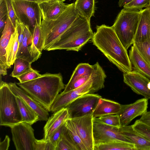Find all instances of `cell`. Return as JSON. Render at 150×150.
Masks as SVG:
<instances>
[{"mask_svg":"<svg viewBox=\"0 0 150 150\" xmlns=\"http://www.w3.org/2000/svg\"><path fill=\"white\" fill-rule=\"evenodd\" d=\"M93 69L90 78L77 88L59 94L51 105L50 111L55 112L66 107L72 101L83 95L93 93L104 87L107 76L98 62L93 65Z\"/></svg>","mask_w":150,"mask_h":150,"instance_id":"obj_4","label":"cell"},{"mask_svg":"<svg viewBox=\"0 0 150 150\" xmlns=\"http://www.w3.org/2000/svg\"><path fill=\"white\" fill-rule=\"evenodd\" d=\"M8 12V15L14 26L16 27L17 19L13 6L12 0H4Z\"/></svg>","mask_w":150,"mask_h":150,"instance_id":"obj_41","label":"cell"},{"mask_svg":"<svg viewBox=\"0 0 150 150\" xmlns=\"http://www.w3.org/2000/svg\"><path fill=\"white\" fill-rule=\"evenodd\" d=\"M14 68L10 76L16 77L31 68L32 63L21 58H16L14 62Z\"/></svg>","mask_w":150,"mask_h":150,"instance_id":"obj_30","label":"cell"},{"mask_svg":"<svg viewBox=\"0 0 150 150\" xmlns=\"http://www.w3.org/2000/svg\"><path fill=\"white\" fill-rule=\"evenodd\" d=\"M56 147L49 139H36L34 144V150H55Z\"/></svg>","mask_w":150,"mask_h":150,"instance_id":"obj_37","label":"cell"},{"mask_svg":"<svg viewBox=\"0 0 150 150\" xmlns=\"http://www.w3.org/2000/svg\"><path fill=\"white\" fill-rule=\"evenodd\" d=\"M70 119L87 150H94L92 114Z\"/></svg>","mask_w":150,"mask_h":150,"instance_id":"obj_12","label":"cell"},{"mask_svg":"<svg viewBox=\"0 0 150 150\" xmlns=\"http://www.w3.org/2000/svg\"><path fill=\"white\" fill-rule=\"evenodd\" d=\"M16 84L49 112L56 98L65 87L60 73H46L34 79Z\"/></svg>","mask_w":150,"mask_h":150,"instance_id":"obj_2","label":"cell"},{"mask_svg":"<svg viewBox=\"0 0 150 150\" xmlns=\"http://www.w3.org/2000/svg\"><path fill=\"white\" fill-rule=\"evenodd\" d=\"M93 69V65H91L88 63H81L79 64L73 71L68 82L65 86L70 85L83 76L91 75Z\"/></svg>","mask_w":150,"mask_h":150,"instance_id":"obj_28","label":"cell"},{"mask_svg":"<svg viewBox=\"0 0 150 150\" xmlns=\"http://www.w3.org/2000/svg\"><path fill=\"white\" fill-rule=\"evenodd\" d=\"M10 128L16 150H34V144L36 139L31 125L22 122Z\"/></svg>","mask_w":150,"mask_h":150,"instance_id":"obj_10","label":"cell"},{"mask_svg":"<svg viewBox=\"0 0 150 150\" xmlns=\"http://www.w3.org/2000/svg\"><path fill=\"white\" fill-rule=\"evenodd\" d=\"M12 3L17 19L33 35L37 21L41 25L42 19L38 3L21 0H12Z\"/></svg>","mask_w":150,"mask_h":150,"instance_id":"obj_8","label":"cell"},{"mask_svg":"<svg viewBox=\"0 0 150 150\" xmlns=\"http://www.w3.org/2000/svg\"><path fill=\"white\" fill-rule=\"evenodd\" d=\"M94 33L90 23L79 16L58 40L47 51L65 50L78 52L91 39Z\"/></svg>","mask_w":150,"mask_h":150,"instance_id":"obj_3","label":"cell"},{"mask_svg":"<svg viewBox=\"0 0 150 150\" xmlns=\"http://www.w3.org/2000/svg\"><path fill=\"white\" fill-rule=\"evenodd\" d=\"M24 0V1H25L33 2H35L36 3H39L40 2H41L43 1H44V0Z\"/></svg>","mask_w":150,"mask_h":150,"instance_id":"obj_47","label":"cell"},{"mask_svg":"<svg viewBox=\"0 0 150 150\" xmlns=\"http://www.w3.org/2000/svg\"><path fill=\"white\" fill-rule=\"evenodd\" d=\"M147 8H148V9H149L150 12V1L149 2V6H148Z\"/></svg>","mask_w":150,"mask_h":150,"instance_id":"obj_48","label":"cell"},{"mask_svg":"<svg viewBox=\"0 0 150 150\" xmlns=\"http://www.w3.org/2000/svg\"><path fill=\"white\" fill-rule=\"evenodd\" d=\"M74 3L69 4L57 18L45 21L42 20L41 28L43 35V50L47 49L56 42L79 16Z\"/></svg>","mask_w":150,"mask_h":150,"instance_id":"obj_5","label":"cell"},{"mask_svg":"<svg viewBox=\"0 0 150 150\" xmlns=\"http://www.w3.org/2000/svg\"><path fill=\"white\" fill-rule=\"evenodd\" d=\"M121 105L110 100L101 98L93 113V118L108 115L117 114L120 111Z\"/></svg>","mask_w":150,"mask_h":150,"instance_id":"obj_22","label":"cell"},{"mask_svg":"<svg viewBox=\"0 0 150 150\" xmlns=\"http://www.w3.org/2000/svg\"><path fill=\"white\" fill-rule=\"evenodd\" d=\"M13 93L20 98L34 110L38 115L39 120L47 121L49 118V111L40 103L29 95L25 90L19 87L15 83H7Z\"/></svg>","mask_w":150,"mask_h":150,"instance_id":"obj_15","label":"cell"},{"mask_svg":"<svg viewBox=\"0 0 150 150\" xmlns=\"http://www.w3.org/2000/svg\"><path fill=\"white\" fill-rule=\"evenodd\" d=\"M0 74L3 76L6 75L7 74V69L0 67Z\"/></svg>","mask_w":150,"mask_h":150,"instance_id":"obj_46","label":"cell"},{"mask_svg":"<svg viewBox=\"0 0 150 150\" xmlns=\"http://www.w3.org/2000/svg\"><path fill=\"white\" fill-rule=\"evenodd\" d=\"M8 12L4 0H0V32L1 34L5 26Z\"/></svg>","mask_w":150,"mask_h":150,"instance_id":"obj_40","label":"cell"},{"mask_svg":"<svg viewBox=\"0 0 150 150\" xmlns=\"http://www.w3.org/2000/svg\"><path fill=\"white\" fill-rule=\"evenodd\" d=\"M102 97L98 94L87 93L76 99L66 107L68 110L69 119L92 114Z\"/></svg>","mask_w":150,"mask_h":150,"instance_id":"obj_9","label":"cell"},{"mask_svg":"<svg viewBox=\"0 0 150 150\" xmlns=\"http://www.w3.org/2000/svg\"><path fill=\"white\" fill-rule=\"evenodd\" d=\"M17 100L22 118V122L32 125L39 120V117L36 112L23 100L16 96Z\"/></svg>","mask_w":150,"mask_h":150,"instance_id":"obj_25","label":"cell"},{"mask_svg":"<svg viewBox=\"0 0 150 150\" xmlns=\"http://www.w3.org/2000/svg\"><path fill=\"white\" fill-rule=\"evenodd\" d=\"M67 133L75 144L78 150H87L83 143L76 129L70 119L65 122Z\"/></svg>","mask_w":150,"mask_h":150,"instance_id":"obj_29","label":"cell"},{"mask_svg":"<svg viewBox=\"0 0 150 150\" xmlns=\"http://www.w3.org/2000/svg\"><path fill=\"white\" fill-rule=\"evenodd\" d=\"M133 128L139 134L150 142V127L141 121L136 120L132 125Z\"/></svg>","mask_w":150,"mask_h":150,"instance_id":"obj_34","label":"cell"},{"mask_svg":"<svg viewBox=\"0 0 150 150\" xmlns=\"http://www.w3.org/2000/svg\"><path fill=\"white\" fill-rule=\"evenodd\" d=\"M66 130L65 122L54 132L49 138L50 141L56 148Z\"/></svg>","mask_w":150,"mask_h":150,"instance_id":"obj_38","label":"cell"},{"mask_svg":"<svg viewBox=\"0 0 150 150\" xmlns=\"http://www.w3.org/2000/svg\"><path fill=\"white\" fill-rule=\"evenodd\" d=\"M133 45L150 65V38L143 42H134Z\"/></svg>","mask_w":150,"mask_h":150,"instance_id":"obj_31","label":"cell"},{"mask_svg":"<svg viewBox=\"0 0 150 150\" xmlns=\"http://www.w3.org/2000/svg\"><path fill=\"white\" fill-rule=\"evenodd\" d=\"M41 75L39 73V71L32 68L16 78L20 82L23 83L38 78Z\"/></svg>","mask_w":150,"mask_h":150,"instance_id":"obj_36","label":"cell"},{"mask_svg":"<svg viewBox=\"0 0 150 150\" xmlns=\"http://www.w3.org/2000/svg\"><path fill=\"white\" fill-rule=\"evenodd\" d=\"M136 150L134 144L115 140L95 145L94 150Z\"/></svg>","mask_w":150,"mask_h":150,"instance_id":"obj_26","label":"cell"},{"mask_svg":"<svg viewBox=\"0 0 150 150\" xmlns=\"http://www.w3.org/2000/svg\"><path fill=\"white\" fill-rule=\"evenodd\" d=\"M129 58L132 68L150 80V65L133 45L129 51Z\"/></svg>","mask_w":150,"mask_h":150,"instance_id":"obj_21","label":"cell"},{"mask_svg":"<svg viewBox=\"0 0 150 150\" xmlns=\"http://www.w3.org/2000/svg\"><path fill=\"white\" fill-rule=\"evenodd\" d=\"M98 118L103 123L110 126L118 128L121 126L119 117L117 114L107 115Z\"/></svg>","mask_w":150,"mask_h":150,"instance_id":"obj_35","label":"cell"},{"mask_svg":"<svg viewBox=\"0 0 150 150\" xmlns=\"http://www.w3.org/2000/svg\"><path fill=\"white\" fill-rule=\"evenodd\" d=\"M0 125L9 127L22 122L16 96L0 78Z\"/></svg>","mask_w":150,"mask_h":150,"instance_id":"obj_7","label":"cell"},{"mask_svg":"<svg viewBox=\"0 0 150 150\" xmlns=\"http://www.w3.org/2000/svg\"><path fill=\"white\" fill-rule=\"evenodd\" d=\"M74 4L79 15L90 23L91 18L95 12V0H76Z\"/></svg>","mask_w":150,"mask_h":150,"instance_id":"obj_24","label":"cell"},{"mask_svg":"<svg viewBox=\"0 0 150 150\" xmlns=\"http://www.w3.org/2000/svg\"><path fill=\"white\" fill-rule=\"evenodd\" d=\"M10 139L9 137L6 135L4 140L0 143V150H8L10 145Z\"/></svg>","mask_w":150,"mask_h":150,"instance_id":"obj_43","label":"cell"},{"mask_svg":"<svg viewBox=\"0 0 150 150\" xmlns=\"http://www.w3.org/2000/svg\"><path fill=\"white\" fill-rule=\"evenodd\" d=\"M96 28L91 39L93 44L123 73L132 71L127 50L111 26L103 24L96 26Z\"/></svg>","mask_w":150,"mask_h":150,"instance_id":"obj_1","label":"cell"},{"mask_svg":"<svg viewBox=\"0 0 150 150\" xmlns=\"http://www.w3.org/2000/svg\"><path fill=\"white\" fill-rule=\"evenodd\" d=\"M150 0H132L125 5L123 8L140 10L144 8H147Z\"/></svg>","mask_w":150,"mask_h":150,"instance_id":"obj_39","label":"cell"},{"mask_svg":"<svg viewBox=\"0 0 150 150\" xmlns=\"http://www.w3.org/2000/svg\"><path fill=\"white\" fill-rule=\"evenodd\" d=\"M139 120L150 127V111H147L143 114Z\"/></svg>","mask_w":150,"mask_h":150,"instance_id":"obj_44","label":"cell"},{"mask_svg":"<svg viewBox=\"0 0 150 150\" xmlns=\"http://www.w3.org/2000/svg\"><path fill=\"white\" fill-rule=\"evenodd\" d=\"M148 105V99L144 98L131 104L121 105L120 110L117 114L119 117L121 126L128 125L134 118L146 112Z\"/></svg>","mask_w":150,"mask_h":150,"instance_id":"obj_14","label":"cell"},{"mask_svg":"<svg viewBox=\"0 0 150 150\" xmlns=\"http://www.w3.org/2000/svg\"><path fill=\"white\" fill-rule=\"evenodd\" d=\"M54 112L49 117L44 127V139H49L54 132L67 119L69 118L67 108H64Z\"/></svg>","mask_w":150,"mask_h":150,"instance_id":"obj_17","label":"cell"},{"mask_svg":"<svg viewBox=\"0 0 150 150\" xmlns=\"http://www.w3.org/2000/svg\"><path fill=\"white\" fill-rule=\"evenodd\" d=\"M15 28L8 15L5 26L1 33L0 40V67L7 69L9 68L7 62L6 49Z\"/></svg>","mask_w":150,"mask_h":150,"instance_id":"obj_18","label":"cell"},{"mask_svg":"<svg viewBox=\"0 0 150 150\" xmlns=\"http://www.w3.org/2000/svg\"><path fill=\"white\" fill-rule=\"evenodd\" d=\"M118 129L134 144L136 150H150V142L134 130L132 125L121 126Z\"/></svg>","mask_w":150,"mask_h":150,"instance_id":"obj_19","label":"cell"},{"mask_svg":"<svg viewBox=\"0 0 150 150\" xmlns=\"http://www.w3.org/2000/svg\"><path fill=\"white\" fill-rule=\"evenodd\" d=\"M33 42L39 51L42 53L43 50V40L41 25L37 21L32 35Z\"/></svg>","mask_w":150,"mask_h":150,"instance_id":"obj_33","label":"cell"},{"mask_svg":"<svg viewBox=\"0 0 150 150\" xmlns=\"http://www.w3.org/2000/svg\"><path fill=\"white\" fill-rule=\"evenodd\" d=\"M55 150H78L67 130L57 144Z\"/></svg>","mask_w":150,"mask_h":150,"instance_id":"obj_32","label":"cell"},{"mask_svg":"<svg viewBox=\"0 0 150 150\" xmlns=\"http://www.w3.org/2000/svg\"><path fill=\"white\" fill-rule=\"evenodd\" d=\"M150 38V12L148 8L141 10L134 42L144 41Z\"/></svg>","mask_w":150,"mask_h":150,"instance_id":"obj_20","label":"cell"},{"mask_svg":"<svg viewBox=\"0 0 150 150\" xmlns=\"http://www.w3.org/2000/svg\"><path fill=\"white\" fill-rule=\"evenodd\" d=\"M124 82L136 93L150 99V80L147 77L134 70L123 73Z\"/></svg>","mask_w":150,"mask_h":150,"instance_id":"obj_13","label":"cell"},{"mask_svg":"<svg viewBox=\"0 0 150 150\" xmlns=\"http://www.w3.org/2000/svg\"><path fill=\"white\" fill-rule=\"evenodd\" d=\"M141 13V10L123 8L111 26L127 50L134 42Z\"/></svg>","mask_w":150,"mask_h":150,"instance_id":"obj_6","label":"cell"},{"mask_svg":"<svg viewBox=\"0 0 150 150\" xmlns=\"http://www.w3.org/2000/svg\"><path fill=\"white\" fill-rule=\"evenodd\" d=\"M24 37L21 45L19 47L16 58H21L32 63L30 47L33 42L32 35L28 28L24 25Z\"/></svg>","mask_w":150,"mask_h":150,"instance_id":"obj_23","label":"cell"},{"mask_svg":"<svg viewBox=\"0 0 150 150\" xmlns=\"http://www.w3.org/2000/svg\"><path fill=\"white\" fill-rule=\"evenodd\" d=\"M93 124L95 145L115 140L133 144L130 140L119 131V128L104 124L98 118H93Z\"/></svg>","mask_w":150,"mask_h":150,"instance_id":"obj_11","label":"cell"},{"mask_svg":"<svg viewBox=\"0 0 150 150\" xmlns=\"http://www.w3.org/2000/svg\"><path fill=\"white\" fill-rule=\"evenodd\" d=\"M44 1H46V0H44Z\"/></svg>","mask_w":150,"mask_h":150,"instance_id":"obj_49","label":"cell"},{"mask_svg":"<svg viewBox=\"0 0 150 150\" xmlns=\"http://www.w3.org/2000/svg\"><path fill=\"white\" fill-rule=\"evenodd\" d=\"M16 28L18 32L19 47L21 45L24 37V31L23 24L17 19L16 21Z\"/></svg>","mask_w":150,"mask_h":150,"instance_id":"obj_42","label":"cell"},{"mask_svg":"<svg viewBox=\"0 0 150 150\" xmlns=\"http://www.w3.org/2000/svg\"><path fill=\"white\" fill-rule=\"evenodd\" d=\"M132 0H119L118 3L119 6L121 7L128 4Z\"/></svg>","mask_w":150,"mask_h":150,"instance_id":"obj_45","label":"cell"},{"mask_svg":"<svg viewBox=\"0 0 150 150\" xmlns=\"http://www.w3.org/2000/svg\"><path fill=\"white\" fill-rule=\"evenodd\" d=\"M19 47L17 31L15 28L11 35L6 49V57L7 64L9 68L13 64Z\"/></svg>","mask_w":150,"mask_h":150,"instance_id":"obj_27","label":"cell"},{"mask_svg":"<svg viewBox=\"0 0 150 150\" xmlns=\"http://www.w3.org/2000/svg\"><path fill=\"white\" fill-rule=\"evenodd\" d=\"M65 0H47L38 3L43 20L48 21L57 18L68 6Z\"/></svg>","mask_w":150,"mask_h":150,"instance_id":"obj_16","label":"cell"}]
</instances>
